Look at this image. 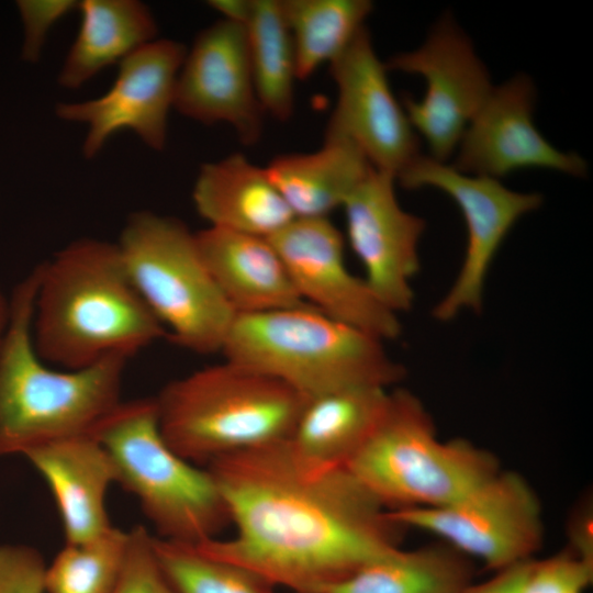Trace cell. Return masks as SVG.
<instances>
[{
  "mask_svg": "<svg viewBox=\"0 0 593 593\" xmlns=\"http://www.w3.org/2000/svg\"><path fill=\"white\" fill-rule=\"evenodd\" d=\"M116 245L167 337L197 354L221 351L236 313L212 278L195 233L177 217L139 211L127 217Z\"/></svg>",
  "mask_w": 593,
  "mask_h": 593,
  "instance_id": "obj_8",
  "label": "cell"
},
{
  "mask_svg": "<svg viewBox=\"0 0 593 593\" xmlns=\"http://www.w3.org/2000/svg\"><path fill=\"white\" fill-rule=\"evenodd\" d=\"M48 485L63 524L65 544L94 539L113 525L105 497L115 483L112 461L92 435L41 446L24 456Z\"/></svg>",
  "mask_w": 593,
  "mask_h": 593,
  "instance_id": "obj_18",
  "label": "cell"
},
{
  "mask_svg": "<svg viewBox=\"0 0 593 593\" xmlns=\"http://www.w3.org/2000/svg\"><path fill=\"white\" fill-rule=\"evenodd\" d=\"M46 562L25 544H0V593H46Z\"/></svg>",
  "mask_w": 593,
  "mask_h": 593,
  "instance_id": "obj_31",
  "label": "cell"
},
{
  "mask_svg": "<svg viewBox=\"0 0 593 593\" xmlns=\"http://www.w3.org/2000/svg\"><path fill=\"white\" fill-rule=\"evenodd\" d=\"M390 514L405 528L432 533L493 572L532 559L542 544L539 500L527 481L511 471L500 470L450 504Z\"/></svg>",
  "mask_w": 593,
  "mask_h": 593,
  "instance_id": "obj_9",
  "label": "cell"
},
{
  "mask_svg": "<svg viewBox=\"0 0 593 593\" xmlns=\"http://www.w3.org/2000/svg\"><path fill=\"white\" fill-rule=\"evenodd\" d=\"M11 318V302L0 288V347L4 340Z\"/></svg>",
  "mask_w": 593,
  "mask_h": 593,
  "instance_id": "obj_34",
  "label": "cell"
},
{
  "mask_svg": "<svg viewBox=\"0 0 593 593\" xmlns=\"http://www.w3.org/2000/svg\"><path fill=\"white\" fill-rule=\"evenodd\" d=\"M187 48L180 42L159 38L142 46L119 65L111 88L101 97L58 103L56 114L88 127L82 153L93 158L115 133L130 130L155 150L167 139L168 113Z\"/></svg>",
  "mask_w": 593,
  "mask_h": 593,
  "instance_id": "obj_13",
  "label": "cell"
},
{
  "mask_svg": "<svg viewBox=\"0 0 593 593\" xmlns=\"http://www.w3.org/2000/svg\"><path fill=\"white\" fill-rule=\"evenodd\" d=\"M92 435L112 461L115 483L137 499L156 537L198 545L231 524L208 468L179 456L163 437L154 396L122 400Z\"/></svg>",
  "mask_w": 593,
  "mask_h": 593,
  "instance_id": "obj_6",
  "label": "cell"
},
{
  "mask_svg": "<svg viewBox=\"0 0 593 593\" xmlns=\"http://www.w3.org/2000/svg\"><path fill=\"white\" fill-rule=\"evenodd\" d=\"M592 579V550L570 545L550 558L533 559L522 593H584Z\"/></svg>",
  "mask_w": 593,
  "mask_h": 593,
  "instance_id": "obj_29",
  "label": "cell"
},
{
  "mask_svg": "<svg viewBox=\"0 0 593 593\" xmlns=\"http://www.w3.org/2000/svg\"><path fill=\"white\" fill-rule=\"evenodd\" d=\"M200 254L236 315L306 304L267 237L209 226L195 232Z\"/></svg>",
  "mask_w": 593,
  "mask_h": 593,
  "instance_id": "obj_19",
  "label": "cell"
},
{
  "mask_svg": "<svg viewBox=\"0 0 593 593\" xmlns=\"http://www.w3.org/2000/svg\"><path fill=\"white\" fill-rule=\"evenodd\" d=\"M532 561L533 558L494 572L492 578L482 583H471L462 593H522Z\"/></svg>",
  "mask_w": 593,
  "mask_h": 593,
  "instance_id": "obj_33",
  "label": "cell"
},
{
  "mask_svg": "<svg viewBox=\"0 0 593 593\" xmlns=\"http://www.w3.org/2000/svg\"><path fill=\"white\" fill-rule=\"evenodd\" d=\"M154 548L178 593H276L275 586L255 572L210 557L194 545L154 535Z\"/></svg>",
  "mask_w": 593,
  "mask_h": 593,
  "instance_id": "obj_28",
  "label": "cell"
},
{
  "mask_svg": "<svg viewBox=\"0 0 593 593\" xmlns=\"http://www.w3.org/2000/svg\"><path fill=\"white\" fill-rule=\"evenodd\" d=\"M192 200L209 226L267 238L295 217L266 168L239 153L203 164Z\"/></svg>",
  "mask_w": 593,
  "mask_h": 593,
  "instance_id": "obj_21",
  "label": "cell"
},
{
  "mask_svg": "<svg viewBox=\"0 0 593 593\" xmlns=\"http://www.w3.org/2000/svg\"><path fill=\"white\" fill-rule=\"evenodd\" d=\"M269 239L303 302L382 342L400 336L398 314L347 268L344 237L328 217H294Z\"/></svg>",
  "mask_w": 593,
  "mask_h": 593,
  "instance_id": "obj_14",
  "label": "cell"
},
{
  "mask_svg": "<svg viewBox=\"0 0 593 593\" xmlns=\"http://www.w3.org/2000/svg\"><path fill=\"white\" fill-rule=\"evenodd\" d=\"M125 563L113 593H178L154 548V535L144 526L128 530Z\"/></svg>",
  "mask_w": 593,
  "mask_h": 593,
  "instance_id": "obj_30",
  "label": "cell"
},
{
  "mask_svg": "<svg viewBox=\"0 0 593 593\" xmlns=\"http://www.w3.org/2000/svg\"><path fill=\"white\" fill-rule=\"evenodd\" d=\"M381 387H356L307 399L286 440L304 469L346 468L367 441L387 405Z\"/></svg>",
  "mask_w": 593,
  "mask_h": 593,
  "instance_id": "obj_20",
  "label": "cell"
},
{
  "mask_svg": "<svg viewBox=\"0 0 593 593\" xmlns=\"http://www.w3.org/2000/svg\"><path fill=\"white\" fill-rule=\"evenodd\" d=\"M265 168L295 217H328L372 166L351 143L324 135L318 149L278 155Z\"/></svg>",
  "mask_w": 593,
  "mask_h": 593,
  "instance_id": "obj_22",
  "label": "cell"
},
{
  "mask_svg": "<svg viewBox=\"0 0 593 593\" xmlns=\"http://www.w3.org/2000/svg\"><path fill=\"white\" fill-rule=\"evenodd\" d=\"M38 279L36 266L10 298L11 318L0 347V457L25 456L57 440L93 434L122 401L128 358L112 356L67 370L37 355L32 320Z\"/></svg>",
  "mask_w": 593,
  "mask_h": 593,
  "instance_id": "obj_3",
  "label": "cell"
},
{
  "mask_svg": "<svg viewBox=\"0 0 593 593\" xmlns=\"http://www.w3.org/2000/svg\"><path fill=\"white\" fill-rule=\"evenodd\" d=\"M128 530L113 526L83 542L65 544L45 570L46 593H113L128 548Z\"/></svg>",
  "mask_w": 593,
  "mask_h": 593,
  "instance_id": "obj_27",
  "label": "cell"
},
{
  "mask_svg": "<svg viewBox=\"0 0 593 593\" xmlns=\"http://www.w3.org/2000/svg\"><path fill=\"white\" fill-rule=\"evenodd\" d=\"M346 468L389 511L450 504L500 470L497 458L472 443L440 441L422 401L389 392L371 435Z\"/></svg>",
  "mask_w": 593,
  "mask_h": 593,
  "instance_id": "obj_7",
  "label": "cell"
},
{
  "mask_svg": "<svg viewBox=\"0 0 593 593\" xmlns=\"http://www.w3.org/2000/svg\"><path fill=\"white\" fill-rule=\"evenodd\" d=\"M80 27L58 76L68 89L85 85L108 66L156 40V21L137 0H83Z\"/></svg>",
  "mask_w": 593,
  "mask_h": 593,
  "instance_id": "obj_23",
  "label": "cell"
},
{
  "mask_svg": "<svg viewBox=\"0 0 593 593\" xmlns=\"http://www.w3.org/2000/svg\"><path fill=\"white\" fill-rule=\"evenodd\" d=\"M221 353L306 399L356 388H388L405 368L383 342L304 304L236 315Z\"/></svg>",
  "mask_w": 593,
  "mask_h": 593,
  "instance_id": "obj_4",
  "label": "cell"
},
{
  "mask_svg": "<svg viewBox=\"0 0 593 593\" xmlns=\"http://www.w3.org/2000/svg\"><path fill=\"white\" fill-rule=\"evenodd\" d=\"M40 266L32 337L48 365L75 370L131 359L167 336L124 268L116 243L71 242Z\"/></svg>",
  "mask_w": 593,
  "mask_h": 593,
  "instance_id": "obj_2",
  "label": "cell"
},
{
  "mask_svg": "<svg viewBox=\"0 0 593 593\" xmlns=\"http://www.w3.org/2000/svg\"><path fill=\"white\" fill-rule=\"evenodd\" d=\"M296 61L298 79L331 65L363 29L368 0H281Z\"/></svg>",
  "mask_w": 593,
  "mask_h": 593,
  "instance_id": "obj_26",
  "label": "cell"
},
{
  "mask_svg": "<svg viewBox=\"0 0 593 593\" xmlns=\"http://www.w3.org/2000/svg\"><path fill=\"white\" fill-rule=\"evenodd\" d=\"M245 29L248 56L259 103L276 120L294 110L296 61L281 0H249Z\"/></svg>",
  "mask_w": 593,
  "mask_h": 593,
  "instance_id": "obj_25",
  "label": "cell"
},
{
  "mask_svg": "<svg viewBox=\"0 0 593 593\" xmlns=\"http://www.w3.org/2000/svg\"><path fill=\"white\" fill-rule=\"evenodd\" d=\"M409 190L433 187L448 194L459 206L467 226L465 257L455 282L434 306L439 322L454 320L463 310L480 312L486 273L504 238L525 214L538 209V193L516 192L497 179L470 176L452 166L417 157L396 177Z\"/></svg>",
  "mask_w": 593,
  "mask_h": 593,
  "instance_id": "obj_10",
  "label": "cell"
},
{
  "mask_svg": "<svg viewBox=\"0 0 593 593\" xmlns=\"http://www.w3.org/2000/svg\"><path fill=\"white\" fill-rule=\"evenodd\" d=\"M472 577L470 558L446 544L398 548L323 593H462Z\"/></svg>",
  "mask_w": 593,
  "mask_h": 593,
  "instance_id": "obj_24",
  "label": "cell"
},
{
  "mask_svg": "<svg viewBox=\"0 0 593 593\" xmlns=\"http://www.w3.org/2000/svg\"><path fill=\"white\" fill-rule=\"evenodd\" d=\"M154 399L167 444L205 467L227 455L287 440L307 400L227 359L170 381Z\"/></svg>",
  "mask_w": 593,
  "mask_h": 593,
  "instance_id": "obj_5",
  "label": "cell"
},
{
  "mask_svg": "<svg viewBox=\"0 0 593 593\" xmlns=\"http://www.w3.org/2000/svg\"><path fill=\"white\" fill-rule=\"evenodd\" d=\"M329 69L337 100L325 135L351 143L374 169L396 180L421 156L418 139L366 26Z\"/></svg>",
  "mask_w": 593,
  "mask_h": 593,
  "instance_id": "obj_12",
  "label": "cell"
},
{
  "mask_svg": "<svg viewBox=\"0 0 593 593\" xmlns=\"http://www.w3.org/2000/svg\"><path fill=\"white\" fill-rule=\"evenodd\" d=\"M534 100L533 82L524 75L493 87L463 132L452 167L492 179L524 168L584 176L585 161L555 148L534 125Z\"/></svg>",
  "mask_w": 593,
  "mask_h": 593,
  "instance_id": "obj_17",
  "label": "cell"
},
{
  "mask_svg": "<svg viewBox=\"0 0 593 593\" xmlns=\"http://www.w3.org/2000/svg\"><path fill=\"white\" fill-rule=\"evenodd\" d=\"M395 177L370 169L343 205L348 243L373 293L396 314L414 302L411 280L419 271L425 221L399 203Z\"/></svg>",
  "mask_w": 593,
  "mask_h": 593,
  "instance_id": "obj_16",
  "label": "cell"
},
{
  "mask_svg": "<svg viewBox=\"0 0 593 593\" xmlns=\"http://www.w3.org/2000/svg\"><path fill=\"white\" fill-rule=\"evenodd\" d=\"M24 25L23 57L36 61L46 35L63 16L78 8L74 0H22L18 2Z\"/></svg>",
  "mask_w": 593,
  "mask_h": 593,
  "instance_id": "obj_32",
  "label": "cell"
},
{
  "mask_svg": "<svg viewBox=\"0 0 593 593\" xmlns=\"http://www.w3.org/2000/svg\"><path fill=\"white\" fill-rule=\"evenodd\" d=\"M174 108L205 125L228 124L246 145L260 138L265 112L240 23L221 19L198 34L178 74Z\"/></svg>",
  "mask_w": 593,
  "mask_h": 593,
  "instance_id": "obj_15",
  "label": "cell"
},
{
  "mask_svg": "<svg viewBox=\"0 0 593 593\" xmlns=\"http://www.w3.org/2000/svg\"><path fill=\"white\" fill-rule=\"evenodd\" d=\"M236 535L194 545L294 593L328 586L400 548L405 527L347 469L313 472L287 441L210 462Z\"/></svg>",
  "mask_w": 593,
  "mask_h": 593,
  "instance_id": "obj_1",
  "label": "cell"
},
{
  "mask_svg": "<svg viewBox=\"0 0 593 593\" xmlns=\"http://www.w3.org/2000/svg\"><path fill=\"white\" fill-rule=\"evenodd\" d=\"M384 65L387 70L425 78L422 100L405 96L401 104L414 131L427 143L429 157L445 163L493 88L471 42L446 18L419 48L398 54Z\"/></svg>",
  "mask_w": 593,
  "mask_h": 593,
  "instance_id": "obj_11",
  "label": "cell"
}]
</instances>
